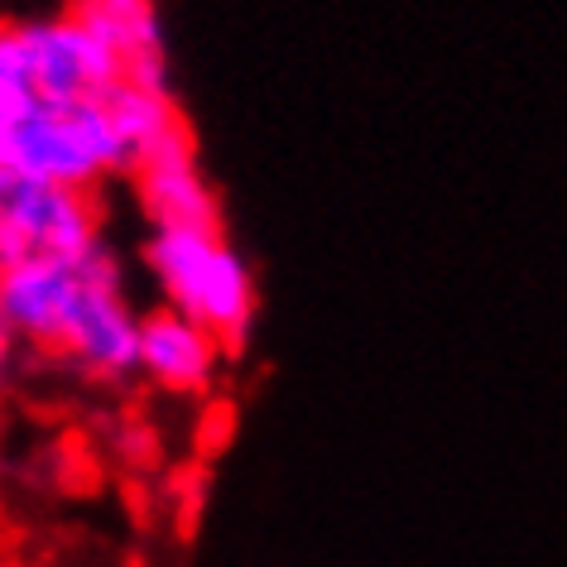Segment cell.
<instances>
[{
  "mask_svg": "<svg viewBox=\"0 0 567 567\" xmlns=\"http://www.w3.org/2000/svg\"><path fill=\"white\" fill-rule=\"evenodd\" d=\"M16 357H20V347L0 337V385H6V380H10V371H16Z\"/></svg>",
  "mask_w": 567,
  "mask_h": 567,
  "instance_id": "9",
  "label": "cell"
},
{
  "mask_svg": "<svg viewBox=\"0 0 567 567\" xmlns=\"http://www.w3.org/2000/svg\"><path fill=\"white\" fill-rule=\"evenodd\" d=\"M140 265L159 308L203 322L226 351L246 347L260 318V284L226 226H154L140 240Z\"/></svg>",
  "mask_w": 567,
  "mask_h": 567,
  "instance_id": "2",
  "label": "cell"
},
{
  "mask_svg": "<svg viewBox=\"0 0 567 567\" xmlns=\"http://www.w3.org/2000/svg\"><path fill=\"white\" fill-rule=\"evenodd\" d=\"M226 347L203 322L174 313V308H150L140 322V357L135 375L145 385L174 394V400H197L221 380Z\"/></svg>",
  "mask_w": 567,
  "mask_h": 567,
  "instance_id": "7",
  "label": "cell"
},
{
  "mask_svg": "<svg viewBox=\"0 0 567 567\" xmlns=\"http://www.w3.org/2000/svg\"><path fill=\"white\" fill-rule=\"evenodd\" d=\"M106 96H82V102L34 96L16 121L0 125V168L102 197L111 178L131 174V150Z\"/></svg>",
  "mask_w": 567,
  "mask_h": 567,
  "instance_id": "3",
  "label": "cell"
},
{
  "mask_svg": "<svg viewBox=\"0 0 567 567\" xmlns=\"http://www.w3.org/2000/svg\"><path fill=\"white\" fill-rule=\"evenodd\" d=\"M68 10L125 63V78L168 82V34L159 0H73Z\"/></svg>",
  "mask_w": 567,
  "mask_h": 567,
  "instance_id": "8",
  "label": "cell"
},
{
  "mask_svg": "<svg viewBox=\"0 0 567 567\" xmlns=\"http://www.w3.org/2000/svg\"><path fill=\"white\" fill-rule=\"evenodd\" d=\"M125 178H131L135 207L150 221V231L154 226H221V197L212 188L188 131L154 145Z\"/></svg>",
  "mask_w": 567,
  "mask_h": 567,
  "instance_id": "6",
  "label": "cell"
},
{
  "mask_svg": "<svg viewBox=\"0 0 567 567\" xmlns=\"http://www.w3.org/2000/svg\"><path fill=\"white\" fill-rule=\"evenodd\" d=\"M102 197L0 168V269L102 246Z\"/></svg>",
  "mask_w": 567,
  "mask_h": 567,
  "instance_id": "4",
  "label": "cell"
},
{
  "mask_svg": "<svg viewBox=\"0 0 567 567\" xmlns=\"http://www.w3.org/2000/svg\"><path fill=\"white\" fill-rule=\"evenodd\" d=\"M20 30H24V53H30L34 92L49 96V102L106 96L116 82H125V63L73 16V10L20 20Z\"/></svg>",
  "mask_w": 567,
  "mask_h": 567,
  "instance_id": "5",
  "label": "cell"
},
{
  "mask_svg": "<svg viewBox=\"0 0 567 567\" xmlns=\"http://www.w3.org/2000/svg\"><path fill=\"white\" fill-rule=\"evenodd\" d=\"M140 322L145 313L135 308L121 255L106 240L82 255L0 269V337L20 351H44L102 385L135 375Z\"/></svg>",
  "mask_w": 567,
  "mask_h": 567,
  "instance_id": "1",
  "label": "cell"
}]
</instances>
